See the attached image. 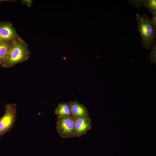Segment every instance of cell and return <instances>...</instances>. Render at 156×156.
<instances>
[{"mask_svg":"<svg viewBox=\"0 0 156 156\" xmlns=\"http://www.w3.org/2000/svg\"><path fill=\"white\" fill-rule=\"evenodd\" d=\"M142 7L146 8L152 16H156V0H144Z\"/></svg>","mask_w":156,"mask_h":156,"instance_id":"obj_10","label":"cell"},{"mask_svg":"<svg viewBox=\"0 0 156 156\" xmlns=\"http://www.w3.org/2000/svg\"><path fill=\"white\" fill-rule=\"evenodd\" d=\"M144 0H129V4L136 8H139L142 7Z\"/></svg>","mask_w":156,"mask_h":156,"instance_id":"obj_12","label":"cell"},{"mask_svg":"<svg viewBox=\"0 0 156 156\" xmlns=\"http://www.w3.org/2000/svg\"><path fill=\"white\" fill-rule=\"evenodd\" d=\"M5 111L0 118V137L9 131L13 127L17 118V106L14 103L5 106Z\"/></svg>","mask_w":156,"mask_h":156,"instance_id":"obj_3","label":"cell"},{"mask_svg":"<svg viewBox=\"0 0 156 156\" xmlns=\"http://www.w3.org/2000/svg\"><path fill=\"white\" fill-rule=\"evenodd\" d=\"M68 103L71 115L76 119L89 116L88 111L83 104L77 101H71Z\"/></svg>","mask_w":156,"mask_h":156,"instance_id":"obj_7","label":"cell"},{"mask_svg":"<svg viewBox=\"0 0 156 156\" xmlns=\"http://www.w3.org/2000/svg\"><path fill=\"white\" fill-rule=\"evenodd\" d=\"M76 119L72 115L57 118L56 130L63 138L75 137V125Z\"/></svg>","mask_w":156,"mask_h":156,"instance_id":"obj_4","label":"cell"},{"mask_svg":"<svg viewBox=\"0 0 156 156\" xmlns=\"http://www.w3.org/2000/svg\"><path fill=\"white\" fill-rule=\"evenodd\" d=\"M10 22H0V41L13 42L21 39Z\"/></svg>","mask_w":156,"mask_h":156,"instance_id":"obj_5","label":"cell"},{"mask_svg":"<svg viewBox=\"0 0 156 156\" xmlns=\"http://www.w3.org/2000/svg\"><path fill=\"white\" fill-rule=\"evenodd\" d=\"M91 120L89 116L76 119L75 125V137H80L86 134L91 128Z\"/></svg>","mask_w":156,"mask_h":156,"instance_id":"obj_6","label":"cell"},{"mask_svg":"<svg viewBox=\"0 0 156 156\" xmlns=\"http://www.w3.org/2000/svg\"><path fill=\"white\" fill-rule=\"evenodd\" d=\"M13 42L0 41V65L3 68L6 62Z\"/></svg>","mask_w":156,"mask_h":156,"instance_id":"obj_8","label":"cell"},{"mask_svg":"<svg viewBox=\"0 0 156 156\" xmlns=\"http://www.w3.org/2000/svg\"><path fill=\"white\" fill-rule=\"evenodd\" d=\"M15 1V0H0V3L4 2V1Z\"/></svg>","mask_w":156,"mask_h":156,"instance_id":"obj_14","label":"cell"},{"mask_svg":"<svg viewBox=\"0 0 156 156\" xmlns=\"http://www.w3.org/2000/svg\"><path fill=\"white\" fill-rule=\"evenodd\" d=\"M28 44L21 39L13 42L3 68H9L25 62L29 58Z\"/></svg>","mask_w":156,"mask_h":156,"instance_id":"obj_2","label":"cell"},{"mask_svg":"<svg viewBox=\"0 0 156 156\" xmlns=\"http://www.w3.org/2000/svg\"><path fill=\"white\" fill-rule=\"evenodd\" d=\"M54 114L57 118L71 115L68 103H59L55 110Z\"/></svg>","mask_w":156,"mask_h":156,"instance_id":"obj_9","label":"cell"},{"mask_svg":"<svg viewBox=\"0 0 156 156\" xmlns=\"http://www.w3.org/2000/svg\"><path fill=\"white\" fill-rule=\"evenodd\" d=\"M149 54V60L151 62L154 64L156 62V42L155 40L151 45Z\"/></svg>","mask_w":156,"mask_h":156,"instance_id":"obj_11","label":"cell"},{"mask_svg":"<svg viewBox=\"0 0 156 156\" xmlns=\"http://www.w3.org/2000/svg\"><path fill=\"white\" fill-rule=\"evenodd\" d=\"M33 1V0H23L21 1V3L25 4L28 7H30Z\"/></svg>","mask_w":156,"mask_h":156,"instance_id":"obj_13","label":"cell"},{"mask_svg":"<svg viewBox=\"0 0 156 156\" xmlns=\"http://www.w3.org/2000/svg\"><path fill=\"white\" fill-rule=\"evenodd\" d=\"M137 30L139 32L142 45L148 50L155 41L156 37V25L152 22L146 14H136Z\"/></svg>","mask_w":156,"mask_h":156,"instance_id":"obj_1","label":"cell"}]
</instances>
